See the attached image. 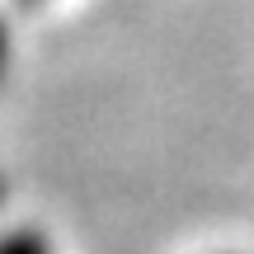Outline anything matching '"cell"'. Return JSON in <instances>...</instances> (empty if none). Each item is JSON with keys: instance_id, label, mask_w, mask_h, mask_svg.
<instances>
[{"instance_id": "cell-1", "label": "cell", "mask_w": 254, "mask_h": 254, "mask_svg": "<svg viewBox=\"0 0 254 254\" xmlns=\"http://www.w3.org/2000/svg\"><path fill=\"white\" fill-rule=\"evenodd\" d=\"M0 254H57V250H52V240L43 231L24 226V231H5L0 236Z\"/></svg>"}, {"instance_id": "cell-2", "label": "cell", "mask_w": 254, "mask_h": 254, "mask_svg": "<svg viewBox=\"0 0 254 254\" xmlns=\"http://www.w3.org/2000/svg\"><path fill=\"white\" fill-rule=\"evenodd\" d=\"M24 9H43V5H57V0H19Z\"/></svg>"}, {"instance_id": "cell-3", "label": "cell", "mask_w": 254, "mask_h": 254, "mask_svg": "<svg viewBox=\"0 0 254 254\" xmlns=\"http://www.w3.org/2000/svg\"><path fill=\"white\" fill-rule=\"evenodd\" d=\"M212 254H250V250H212Z\"/></svg>"}]
</instances>
